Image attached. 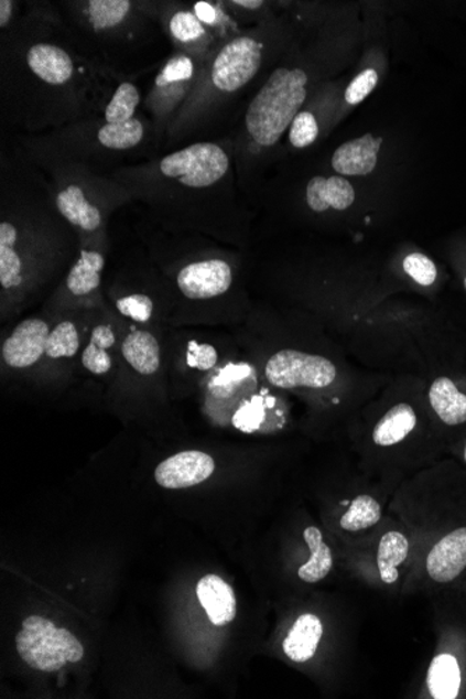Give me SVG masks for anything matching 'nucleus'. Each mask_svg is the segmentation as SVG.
<instances>
[{
  "mask_svg": "<svg viewBox=\"0 0 466 699\" xmlns=\"http://www.w3.org/2000/svg\"><path fill=\"white\" fill-rule=\"evenodd\" d=\"M140 105L141 92L138 84L132 80V77L120 73L117 83H115L111 97L105 105L101 119L113 125L129 122V120L138 117Z\"/></svg>",
  "mask_w": 466,
  "mask_h": 699,
  "instance_id": "b1692460",
  "label": "nucleus"
},
{
  "mask_svg": "<svg viewBox=\"0 0 466 699\" xmlns=\"http://www.w3.org/2000/svg\"><path fill=\"white\" fill-rule=\"evenodd\" d=\"M380 504L373 497L368 496V494H362V496L355 498L348 512L344 514L342 527L348 533H356V530L373 527L380 521Z\"/></svg>",
  "mask_w": 466,
  "mask_h": 699,
  "instance_id": "c756f323",
  "label": "nucleus"
},
{
  "mask_svg": "<svg viewBox=\"0 0 466 699\" xmlns=\"http://www.w3.org/2000/svg\"><path fill=\"white\" fill-rule=\"evenodd\" d=\"M84 49L50 3H31L0 33V110L23 135L101 118L120 75Z\"/></svg>",
  "mask_w": 466,
  "mask_h": 699,
  "instance_id": "f257e3e1",
  "label": "nucleus"
},
{
  "mask_svg": "<svg viewBox=\"0 0 466 699\" xmlns=\"http://www.w3.org/2000/svg\"><path fill=\"white\" fill-rule=\"evenodd\" d=\"M20 658L35 670L55 673L67 664H78L84 648L75 635L66 628H51L44 633L21 630L15 637Z\"/></svg>",
  "mask_w": 466,
  "mask_h": 699,
  "instance_id": "dca6fc26",
  "label": "nucleus"
},
{
  "mask_svg": "<svg viewBox=\"0 0 466 699\" xmlns=\"http://www.w3.org/2000/svg\"><path fill=\"white\" fill-rule=\"evenodd\" d=\"M429 399L437 417L448 426L466 422V396L448 377H438L433 381Z\"/></svg>",
  "mask_w": 466,
  "mask_h": 699,
  "instance_id": "393cba45",
  "label": "nucleus"
},
{
  "mask_svg": "<svg viewBox=\"0 0 466 699\" xmlns=\"http://www.w3.org/2000/svg\"><path fill=\"white\" fill-rule=\"evenodd\" d=\"M149 120L136 117L126 123H108L101 118L82 120L40 135H21L18 146L34 164L48 161L94 162L112 160L138 151L149 138Z\"/></svg>",
  "mask_w": 466,
  "mask_h": 699,
  "instance_id": "423d86ee",
  "label": "nucleus"
},
{
  "mask_svg": "<svg viewBox=\"0 0 466 699\" xmlns=\"http://www.w3.org/2000/svg\"><path fill=\"white\" fill-rule=\"evenodd\" d=\"M123 320L108 303L94 308L86 338H84L77 373L83 372L109 385L117 375L122 350Z\"/></svg>",
  "mask_w": 466,
  "mask_h": 699,
  "instance_id": "2eb2a0df",
  "label": "nucleus"
},
{
  "mask_svg": "<svg viewBox=\"0 0 466 699\" xmlns=\"http://www.w3.org/2000/svg\"><path fill=\"white\" fill-rule=\"evenodd\" d=\"M303 538L312 551V557L301 567L297 576L307 583L322 581L333 570L332 549L324 544L322 530L316 527L306 528Z\"/></svg>",
  "mask_w": 466,
  "mask_h": 699,
  "instance_id": "c85d7f7f",
  "label": "nucleus"
},
{
  "mask_svg": "<svg viewBox=\"0 0 466 699\" xmlns=\"http://www.w3.org/2000/svg\"><path fill=\"white\" fill-rule=\"evenodd\" d=\"M54 320V314L41 309L18 320L9 333L3 331L0 346L3 376L35 378L39 375Z\"/></svg>",
  "mask_w": 466,
  "mask_h": 699,
  "instance_id": "ddd939ff",
  "label": "nucleus"
},
{
  "mask_svg": "<svg viewBox=\"0 0 466 699\" xmlns=\"http://www.w3.org/2000/svg\"><path fill=\"white\" fill-rule=\"evenodd\" d=\"M323 637L322 620L307 613L296 619L282 644L285 655L296 664H305L316 655Z\"/></svg>",
  "mask_w": 466,
  "mask_h": 699,
  "instance_id": "5701e85b",
  "label": "nucleus"
},
{
  "mask_svg": "<svg viewBox=\"0 0 466 699\" xmlns=\"http://www.w3.org/2000/svg\"><path fill=\"white\" fill-rule=\"evenodd\" d=\"M193 12L207 29L214 28L219 21V9L212 2H196L192 4Z\"/></svg>",
  "mask_w": 466,
  "mask_h": 699,
  "instance_id": "f704fd0d",
  "label": "nucleus"
},
{
  "mask_svg": "<svg viewBox=\"0 0 466 699\" xmlns=\"http://www.w3.org/2000/svg\"><path fill=\"white\" fill-rule=\"evenodd\" d=\"M305 198L313 213L323 214L332 208L344 212L355 202V189L343 176H314L307 182Z\"/></svg>",
  "mask_w": 466,
  "mask_h": 699,
  "instance_id": "412c9836",
  "label": "nucleus"
},
{
  "mask_svg": "<svg viewBox=\"0 0 466 699\" xmlns=\"http://www.w3.org/2000/svg\"><path fill=\"white\" fill-rule=\"evenodd\" d=\"M153 223L154 227L143 224L139 234L150 259L174 291L175 312L170 329L202 327L216 318L217 303L232 292V262L201 249L197 241L202 234Z\"/></svg>",
  "mask_w": 466,
  "mask_h": 699,
  "instance_id": "20e7f679",
  "label": "nucleus"
},
{
  "mask_svg": "<svg viewBox=\"0 0 466 699\" xmlns=\"http://www.w3.org/2000/svg\"><path fill=\"white\" fill-rule=\"evenodd\" d=\"M217 462L206 451L185 450L166 456L154 470L156 485L165 491H187L206 482Z\"/></svg>",
  "mask_w": 466,
  "mask_h": 699,
  "instance_id": "a211bd4d",
  "label": "nucleus"
},
{
  "mask_svg": "<svg viewBox=\"0 0 466 699\" xmlns=\"http://www.w3.org/2000/svg\"><path fill=\"white\" fill-rule=\"evenodd\" d=\"M108 307L124 322L170 329L175 312V297L170 281L149 254L128 261L111 278L104 280Z\"/></svg>",
  "mask_w": 466,
  "mask_h": 699,
  "instance_id": "1a4fd4ad",
  "label": "nucleus"
},
{
  "mask_svg": "<svg viewBox=\"0 0 466 699\" xmlns=\"http://www.w3.org/2000/svg\"><path fill=\"white\" fill-rule=\"evenodd\" d=\"M34 165L44 173L55 207L75 229L80 249L109 254V221L117 209L134 203L128 189L87 162L48 161Z\"/></svg>",
  "mask_w": 466,
  "mask_h": 699,
  "instance_id": "39448f33",
  "label": "nucleus"
},
{
  "mask_svg": "<svg viewBox=\"0 0 466 699\" xmlns=\"http://www.w3.org/2000/svg\"><path fill=\"white\" fill-rule=\"evenodd\" d=\"M55 627L56 625L51 620L41 616H30L23 622V628L33 631V633H44V631Z\"/></svg>",
  "mask_w": 466,
  "mask_h": 699,
  "instance_id": "c9c22d12",
  "label": "nucleus"
},
{
  "mask_svg": "<svg viewBox=\"0 0 466 699\" xmlns=\"http://www.w3.org/2000/svg\"><path fill=\"white\" fill-rule=\"evenodd\" d=\"M230 166L232 160L223 144L197 141L108 173L162 227L217 235L223 234L227 217L228 194L224 189L228 185Z\"/></svg>",
  "mask_w": 466,
  "mask_h": 699,
  "instance_id": "7ed1b4c3",
  "label": "nucleus"
},
{
  "mask_svg": "<svg viewBox=\"0 0 466 699\" xmlns=\"http://www.w3.org/2000/svg\"><path fill=\"white\" fill-rule=\"evenodd\" d=\"M78 40H87L101 51L107 63L109 51L128 50L161 28L159 2L140 0H67L62 3Z\"/></svg>",
  "mask_w": 466,
  "mask_h": 699,
  "instance_id": "0eeeda50",
  "label": "nucleus"
},
{
  "mask_svg": "<svg viewBox=\"0 0 466 699\" xmlns=\"http://www.w3.org/2000/svg\"><path fill=\"white\" fill-rule=\"evenodd\" d=\"M427 687L433 698L455 699L460 688V670L453 655H438L427 671Z\"/></svg>",
  "mask_w": 466,
  "mask_h": 699,
  "instance_id": "bb28decb",
  "label": "nucleus"
},
{
  "mask_svg": "<svg viewBox=\"0 0 466 699\" xmlns=\"http://www.w3.org/2000/svg\"><path fill=\"white\" fill-rule=\"evenodd\" d=\"M308 76L305 67H277L251 99L245 114V133L251 152L274 149L290 130L308 97Z\"/></svg>",
  "mask_w": 466,
  "mask_h": 699,
  "instance_id": "6e6552de",
  "label": "nucleus"
},
{
  "mask_svg": "<svg viewBox=\"0 0 466 699\" xmlns=\"http://www.w3.org/2000/svg\"><path fill=\"white\" fill-rule=\"evenodd\" d=\"M202 67L203 63L195 57L177 51L162 65L144 99L156 140L165 139L167 129L195 89Z\"/></svg>",
  "mask_w": 466,
  "mask_h": 699,
  "instance_id": "9d476101",
  "label": "nucleus"
},
{
  "mask_svg": "<svg viewBox=\"0 0 466 699\" xmlns=\"http://www.w3.org/2000/svg\"><path fill=\"white\" fill-rule=\"evenodd\" d=\"M108 255L98 249H80L77 260L41 309L46 313L59 314L101 307L105 303L104 276Z\"/></svg>",
  "mask_w": 466,
  "mask_h": 699,
  "instance_id": "9b49d317",
  "label": "nucleus"
},
{
  "mask_svg": "<svg viewBox=\"0 0 466 699\" xmlns=\"http://www.w3.org/2000/svg\"><path fill=\"white\" fill-rule=\"evenodd\" d=\"M21 14V3L14 0H0V33L9 30Z\"/></svg>",
  "mask_w": 466,
  "mask_h": 699,
  "instance_id": "72a5a7b5",
  "label": "nucleus"
},
{
  "mask_svg": "<svg viewBox=\"0 0 466 699\" xmlns=\"http://www.w3.org/2000/svg\"><path fill=\"white\" fill-rule=\"evenodd\" d=\"M383 139L373 135L347 141L335 150L332 158L333 170L343 176H365L373 172L379 161Z\"/></svg>",
  "mask_w": 466,
  "mask_h": 699,
  "instance_id": "aec40b11",
  "label": "nucleus"
},
{
  "mask_svg": "<svg viewBox=\"0 0 466 699\" xmlns=\"http://www.w3.org/2000/svg\"><path fill=\"white\" fill-rule=\"evenodd\" d=\"M263 376L280 390H323L337 378V367L326 356L296 346H281L265 357Z\"/></svg>",
  "mask_w": 466,
  "mask_h": 699,
  "instance_id": "f8f14e48",
  "label": "nucleus"
},
{
  "mask_svg": "<svg viewBox=\"0 0 466 699\" xmlns=\"http://www.w3.org/2000/svg\"><path fill=\"white\" fill-rule=\"evenodd\" d=\"M80 255L75 229L52 200L44 173L20 147L0 155V322L59 286Z\"/></svg>",
  "mask_w": 466,
  "mask_h": 699,
  "instance_id": "f03ea898",
  "label": "nucleus"
},
{
  "mask_svg": "<svg viewBox=\"0 0 466 699\" xmlns=\"http://www.w3.org/2000/svg\"><path fill=\"white\" fill-rule=\"evenodd\" d=\"M162 31L175 46V51L195 57L203 63L212 55L213 35L197 19L192 7L177 2H159Z\"/></svg>",
  "mask_w": 466,
  "mask_h": 699,
  "instance_id": "f3484780",
  "label": "nucleus"
},
{
  "mask_svg": "<svg viewBox=\"0 0 466 699\" xmlns=\"http://www.w3.org/2000/svg\"><path fill=\"white\" fill-rule=\"evenodd\" d=\"M465 288H466V278H465Z\"/></svg>",
  "mask_w": 466,
  "mask_h": 699,
  "instance_id": "58836bf2",
  "label": "nucleus"
},
{
  "mask_svg": "<svg viewBox=\"0 0 466 699\" xmlns=\"http://www.w3.org/2000/svg\"><path fill=\"white\" fill-rule=\"evenodd\" d=\"M230 4H232V7L235 8L256 12V10L263 8L265 3L263 2V0H234V2H230Z\"/></svg>",
  "mask_w": 466,
  "mask_h": 699,
  "instance_id": "e433bc0d",
  "label": "nucleus"
},
{
  "mask_svg": "<svg viewBox=\"0 0 466 699\" xmlns=\"http://www.w3.org/2000/svg\"><path fill=\"white\" fill-rule=\"evenodd\" d=\"M418 419L411 405L398 404L376 424L373 441L380 447L401 443L415 429Z\"/></svg>",
  "mask_w": 466,
  "mask_h": 699,
  "instance_id": "a878e982",
  "label": "nucleus"
},
{
  "mask_svg": "<svg viewBox=\"0 0 466 699\" xmlns=\"http://www.w3.org/2000/svg\"><path fill=\"white\" fill-rule=\"evenodd\" d=\"M464 456H465V462H466V447H465V453H464Z\"/></svg>",
  "mask_w": 466,
  "mask_h": 699,
  "instance_id": "4c0bfd02",
  "label": "nucleus"
},
{
  "mask_svg": "<svg viewBox=\"0 0 466 699\" xmlns=\"http://www.w3.org/2000/svg\"><path fill=\"white\" fill-rule=\"evenodd\" d=\"M93 309L69 310L54 314L41 369L35 378L42 383L66 380L77 373Z\"/></svg>",
  "mask_w": 466,
  "mask_h": 699,
  "instance_id": "4468645a",
  "label": "nucleus"
},
{
  "mask_svg": "<svg viewBox=\"0 0 466 699\" xmlns=\"http://www.w3.org/2000/svg\"><path fill=\"white\" fill-rule=\"evenodd\" d=\"M197 596L209 622L217 627L232 623L237 617V596L232 587L221 577L208 574L197 583Z\"/></svg>",
  "mask_w": 466,
  "mask_h": 699,
  "instance_id": "4be33fe9",
  "label": "nucleus"
},
{
  "mask_svg": "<svg viewBox=\"0 0 466 699\" xmlns=\"http://www.w3.org/2000/svg\"><path fill=\"white\" fill-rule=\"evenodd\" d=\"M404 270L423 287L432 286L437 278V268L434 262L422 254H412L404 260Z\"/></svg>",
  "mask_w": 466,
  "mask_h": 699,
  "instance_id": "2f4dec72",
  "label": "nucleus"
},
{
  "mask_svg": "<svg viewBox=\"0 0 466 699\" xmlns=\"http://www.w3.org/2000/svg\"><path fill=\"white\" fill-rule=\"evenodd\" d=\"M379 83V75L375 69H366L350 82L345 92V101L349 105H358L369 97Z\"/></svg>",
  "mask_w": 466,
  "mask_h": 699,
  "instance_id": "473e14b6",
  "label": "nucleus"
},
{
  "mask_svg": "<svg viewBox=\"0 0 466 699\" xmlns=\"http://www.w3.org/2000/svg\"><path fill=\"white\" fill-rule=\"evenodd\" d=\"M410 553V540L405 535L391 530L387 533L380 540L379 551H377V567L381 581L391 585L398 581V566L407 560Z\"/></svg>",
  "mask_w": 466,
  "mask_h": 699,
  "instance_id": "cd10ccee",
  "label": "nucleus"
},
{
  "mask_svg": "<svg viewBox=\"0 0 466 699\" xmlns=\"http://www.w3.org/2000/svg\"><path fill=\"white\" fill-rule=\"evenodd\" d=\"M426 569L432 580L440 583L454 581L466 569V528L453 530L433 546Z\"/></svg>",
  "mask_w": 466,
  "mask_h": 699,
  "instance_id": "6ab92c4d",
  "label": "nucleus"
},
{
  "mask_svg": "<svg viewBox=\"0 0 466 699\" xmlns=\"http://www.w3.org/2000/svg\"><path fill=\"white\" fill-rule=\"evenodd\" d=\"M321 135V125L312 110L302 109L288 130V140L293 149L303 150L314 144Z\"/></svg>",
  "mask_w": 466,
  "mask_h": 699,
  "instance_id": "7c9ffc66",
  "label": "nucleus"
}]
</instances>
